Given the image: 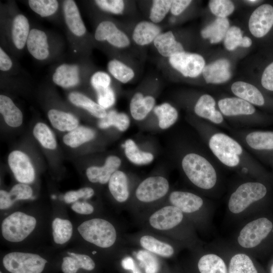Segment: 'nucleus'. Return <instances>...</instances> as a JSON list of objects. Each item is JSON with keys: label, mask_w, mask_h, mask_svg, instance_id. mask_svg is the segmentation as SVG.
<instances>
[{"label": "nucleus", "mask_w": 273, "mask_h": 273, "mask_svg": "<svg viewBox=\"0 0 273 273\" xmlns=\"http://www.w3.org/2000/svg\"><path fill=\"white\" fill-rule=\"evenodd\" d=\"M94 194V191L92 188L85 187L77 191H70L67 192L64 196V199L66 203L70 204L77 202L80 198L89 199Z\"/></svg>", "instance_id": "50"}, {"label": "nucleus", "mask_w": 273, "mask_h": 273, "mask_svg": "<svg viewBox=\"0 0 273 273\" xmlns=\"http://www.w3.org/2000/svg\"><path fill=\"white\" fill-rule=\"evenodd\" d=\"M273 25V7L264 4L258 7L251 14L249 21L251 33L256 37L266 35Z\"/></svg>", "instance_id": "16"}, {"label": "nucleus", "mask_w": 273, "mask_h": 273, "mask_svg": "<svg viewBox=\"0 0 273 273\" xmlns=\"http://www.w3.org/2000/svg\"><path fill=\"white\" fill-rule=\"evenodd\" d=\"M30 31V24L27 18L22 14L16 15L12 21L11 37L17 49L22 50L26 45Z\"/></svg>", "instance_id": "25"}, {"label": "nucleus", "mask_w": 273, "mask_h": 273, "mask_svg": "<svg viewBox=\"0 0 273 273\" xmlns=\"http://www.w3.org/2000/svg\"><path fill=\"white\" fill-rule=\"evenodd\" d=\"M13 63L11 59L5 52L3 49L0 48V70L2 71H7L12 67Z\"/></svg>", "instance_id": "56"}, {"label": "nucleus", "mask_w": 273, "mask_h": 273, "mask_svg": "<svg viewBox=\"0 0 273 273\" xmlns=\"http://www.w3.org/2000/svg\"><path fill=\"white\" fill-rule=\"evenodd\" d=\"M94 37L98 41H107L110 45L119 49L127 48L130 44L126 33L109 20L103 21L98 24Z\"/></svg>", "instance_id": "14"}, {"label": "nucleus", "mask_w": 273, "mask_h": 273, "mask_svg": "<svg viewBox=\"0 0 273 273\" xmlns=\"http://www.w3.org/2000/svg\"><path fill=\"white\" fill-rule=\"evenodd\" d=\"M49 261L38 254L13 252L6 254L2 265L7 273H44Z\"/></svg>", "instance_id": "6"}, {"label": "nucleus", "mask_w": 273, "mask_h": 273, "mask_svg": "<svg viewBox=\"0 0 273 273\" xmlns=\"http://www.w3.org/2000/svg\"><path fill=\"white\" fill-rule=\"evenodd\" d=\"M185 214L177 207L165 206L151 215L149 223L152 227L159 230H169L181 225Z\"/></svg>", "instance_id": "13"}, {"label": "nucleus", "mask_w": 273, "mask_h": 273, "mask_svg": "<svg viewBox=\"0 0 273 273\" xmlns=\"http://www.w3.org/2000/svg\"><path fill=\"white\" fill-rule=\"evenodd\" d=\"M209 6L212 13L218 18H226L235 9L233 2L228 0L210 1Z\"/></svg>", "instance_id": "47"}, {"label": "nucleus", "mask_w": 273, "mask_h": 273, "mask_svg": "<svg viewBox=\"0 0 273 273\" xmlns=\"http://www.w3.org/2000/svg\"><path fill=\"white\" fill-rule=\"evenodd\" d=\"M8 163L16 179L22 184H30L35 178V172L31 161L25 153L20 151L12 152Z\"/></svg>", "instance_id": "15"}, {"label": "nucleus", "mask_w": 273, "mask_h": 273, "mask_svg": "<svg viewBox=\"0 0 273 273\" xmlns=\"http://www.w3.org/2000/svg\"><path fill=\"white\" fill-rule=\"evenodd\" d=\"M96 91L97 94L98 103L102 107L105 109L114 104L115 94L111 86L101 88Z\"/></svg>", "instance_id": "49"}, {"label": "nucleus", "mask_w": 273, "mask_h": 273, "mask_svg": "<svg viewBox=\"0 0 273 273\" xmlns=\"http://www.w3.org/2000/svg\"><path fill=\"white\" fill-rule=\"evenodd\" d=\"M96 5L102 11L115 15H121L125 8L122 0H96Z\"/></svg>", "instance_id": "48"}, {"label": "nucleus", "mask_w": 273, "mask_h": 273, "mask_svg": "<svg viewBox=\"0 0 273 273\" xmlns=\"http://www.w3.org/2000/svg\"><path fill=\"white\" fill-rule=\"evenodd\" d=\"M130 123L128 116L124 113H118L115 110H111L106 116L99 121L98 125L102 129L114 126L119 130H126Z\"/></svg>", "instance_id": "40"}, {"label": "nucleus", "mask_w": 273, "mask_h": 273, "mask_svg": "<svg viewBox=\"0 0 273 273\" xmlns=\"http://www.w3.org/2000/svg\"><path fill=\"white\" fill-rule=\"evenodd\" d=\"M218 106L226 116L251 115L254 113V107L249 102L239 98H227L218 102Z\"/></svg>", "instance_id": "26"}, {"label": "nucleus", "mask_w": 273, "mask_h": 273, "mask_svg": "<svg viewBox=\"0 0 273 273\" xmlns=\"http://www.w3.org/2000/svg\"><path fill=\"white\" fill-rule=\"evenodd\" d=\"M172 2L171 0L153 1L149 14L151 21L155 24L162 22L170 11Z\"/></svg>", "instance_id": "46"}, {"label": "nucleus", "mask_w": 273, "mask_h": 273, "mask_svg": "<svg viewBox=\"0 0 273 273\" xmlns=\"http://www.w3.org/2000/svg\"><path fill=\"white\" fill-rule=\"evenodd\" d=\"M169 199L172 205L184 214L199 215L206 229H210L214 209L207 205L201 197L190 192L176 191L170 194Z\"/></svg>", "instance_id": "4"}, {"label": "nucleus", "mask_w": 273, "mask_h": 273, "mask_svg": "<svg viewBox=\"0 0 273 273\" xmlns=\"http://www.w3.org/2000/svg\"><path fill=\"white\" fill-rule=\"evenodd\" d=\"M221 246L227 259L228 273H259L252 256L230 245Z\"/></svg>", "instance_id": "12"}, {"label": "nucleus", "mask_w": 273, "mask_h": 273, "mask_svg": "<svg viewBox=\"0 0 273 273\" xmlns=\"http://www.w3.org/2000/svg\"><path fill=\"white\" fill-rule=\"evenodd\" d=\"M28 3L30 9L41 17L54 15L59 6L56 0H29Z\"/></svg>", "instance_id": "45"}, {"label": "nucleus", "mask_w": 273, "mask_h": 273, "mask_svg": "<svg viewBox=\"0 0 273 273\" xmlns=\"http://www.w3.org/2000/svg\"><path fill=\"white\" fill-rule=\"evenodd\" d=\"M79 66L76 64L63 63L55 69L52 76L55 84L68 88L77 85L80 80Z\"/></svg>", "instance_id": "20"}, {"label": "nucleus", "mask_w": 273, "mask_h": 273, "mask_svg": "<svg viewBox=\"0 0 273 273\" xmlns=\"http://www.w3.org/2000/svg\"><path fill=\"white\" fill-rule=\"evenodd\" d=\"M247 2H249L250 3H254L258 2V1L250 0V1H247Z\"/></svg>", "instance_id": "58"}, {"label": "nucleus", "mask_w": 273, "mask_h": 273, "mask_svg": "<svg viewBox=\"0 0 273 273\" xmlns=\"http://www.w3.org/2000/svg\"><path fill=\"white\" fill-rule=\"evenodd\" d=\"M229 22L226 18H217L204 28L201 32L202 36L209 38L212 43H218L225 37L229 29Z\"/></svg>", "instance_id": "34"}, {"label": "nucleus", "mask_w": 273, "mask_h": 273, "mask_svg": "<svg viewBox=\"0 0 273 273\" xmlns=\"http://www.w3.org/2000/svg\"><path fill=\"white\" fill-rule=\"evenodd\" d=\"M182 167L188 178L197 187L209 190L216 185V171L203 157L195 153L188 154L183 159Z\"/></svg>", "instance_id": "3"}, {"label": "nucleus", "mask_w": 273, "mask_h": 273, "mask_svg": "<svg viewBox=\"0 0 273 273\" xmlns=\"http://www.w3.org/2000/svg\"><path fill=\"white\" fill-rule=\"evenodd\" d=\"M95 136V132L94 130L80 126L65 134L63 140L66 145L72 148H76L92 140Z\"/></svg>", "instance_id": "36"}, {"label": "nucleus", "mask_w": 273, "mask_h": 273, "mask_svg": "<svg viewBox=\"0 0 273 273\" xmlns=\"http://www.w3.org/2000/svg\"><path fill=\"white\" fill-rule=\"evenodd\" d=\"M26 47L30 54L36 60L43 61L50 56L48 36L40 29L35 28L30 29Z\"/></svg>", "instance_id": "18"}, {"label": "nucleus", "mask_w": 273, "mask_h": 273, "mask_svg": "<svg viewBox=\"0 0 273 273\" xmlns=\"http://www.w3.org/2000/svg\"><path fill=\"white\" fill-rule=\"evenodd\" d=\"M233 93L237 96L247 102L262 106L264 99L261 92L254 85L243 81L234 82L231 87Z\"/></svg>", "instance_id": "29"}, {"label": "nucleus", "mask_w": 273, "mask_h": 273, "mask_svg": "<svg viewBox=\"0 0 273 273\" xmlns=\"http://www.w3.org/2000/svg\"><path fill=\"white\" fill-rule=\"evenodd\" d=\"M68 256L62 258L61 270L63 273H92L96 270L97 264L89 255L67 252Z\"/></svg>", "instance_id": "17"}, {"label": "nucleus", "mask_w": 273, "mask_h": 273, "mask_svg": "<svg viewBox=\"0 0 273 273\" xmlns=\"http://www.w3.org/2000/svg\"><path fill=\"white\" fill-rule=\"evenodd\" d=\"M215 102L211 96L204 95L197 102L194 111L198 116L219 124L223 121V117L221 114L215 109Z\"/></svg>", "instance_id": "27"}, {"label": "nucleus", "mask_w": 273, "mask_h": 273, "mask_svg": "<svg viewBox=\"0 0 273 273\" xmlns=\"http://www.w3.org/2000/svg\"><path fill=\"white\" fill-rule=\"evenodd\" d=\"M68 98L73 105L87 110L96 117L102 119L107 115V113L104 108L80 93L71 92Z\"/></svg>", "instance_id": "33"}, {"label": "nucleus", "mask_w": 273, "mask_h": 273, "mask_svg": "<svg viewBox=\"0 0 273 273\" xmlns=\"http://www.w3.org/2000/svg\"><path fill=\"white\" fill-rule=\"evenodd\" d=\"M224 44L227 50L233 51L238 46L249 47L252 44V40L248 37H243L241 29L233 26L228 30L224 37Z\"/></svg>", "instance_id": "43"}, {"label": "nucleus", "mask_w": 273, "mask_h": 273, "mask_svg": "<svg viewBox=\"0 0 273 273\" xmlns=\"http://www.w3.org/2000/svg\"><path fill=\"white\" fill-rule=\"evenodd\" d=\"M107 69L114 78L123 83L129 82L134 76V72L132 68L117 59L109 61Z\"/></svg>", "instance_id": "42"}, {"label": "nucleus", "mask_w": 273, "mask_h": 273, "mask_svg": "<svg viewBox=\"0 0 273 273\" xmlns=\"http://www.w3.org/2000/svg\"><path fill=\"white\" fill-rule=\"evenodd\" d=\"M245 220L230 245L252 256L273 251V216L266 211Z\"/></svg>", "instance_id": "1"}, {"label": "nucleus", "mask_w": 273, "mask_h": 273, "mask_svg": "<svg viewBox=\"0 0 273 273\" xmlns=\"http://www.w3.org/2000/svg\"><path fill=\"white\" fill-rule=\"evenodd\" d=\"M48 116L52 125L60 131H70L78 127L77 118L71 113L52 109Z\"/></svg>", "instance_id": "32"}, {"label": "nucleus", "mask_w": 273, "mask_h": 273, "mask_svg": "<svg viewBox=\"0 0 273 273\" xmlns=\"http://www.w3.org/2000/svg\"><path fill=\"white\" fill-rule=\"evenodd\" d=\"M270 273H273V264L270 267Z\"/></svg>", "instance_id": "59"}, {"label": "nucleus", "mask_w": 273, "mask_h": 273, "mask_svg": "<svg viewBox=\"0 0 273 273\" xmlns=\"http://www.w3.org/2000/svg\"><path fill=\"white\" fill-rule=\"evenodd\" d=\"M192 1L173 0L170 8V12L174 16L180 15L190 5Z\"/></svg>", "instance_id": "55"}, {"label": "nucleus", "mask_w": 273, "mask_h": 273, "mask_svg": "<svg viewBox=\"0 0 273 273\" xmlns=\"http://www.w3.org/2000/svg\"><path fill=\"white\" fill-rule=\"evenodd\" d=\"M9 193L12 199L15 202L19 200L31 198L33 191L30 186L21 183L14 186Z\"/></svg>", "instance_id": "51"}, {"label": "nucleus", "mask_w": 273, "mask_h": 273, "mask_svg": "<svg viewBox=\"0 0 273 273\" xmlns=\"http://www.w3.org/2000/svg\"><path fill=\"white\" fill-rule=\"evenodd\" d=\"M246 140L248 145L255 150H273V131L252 132L246 136Z\"/></svg>", "instance_id": "37"}, {"label": "nucleus", "mask_w": 273, "mask_h": 273, "mask_svg": "<svg viewBox=\"0 0 273 273\" xmlns=\"http://www.w3.org/2000/svg\"><path fill=\"white\" fill-rule=\"evenodd\" d=\"M62 8L65 23L71 33L76 37L84 35L86 28L75 2L64 1Z\"/></svg>", "instance_id": "19"}, {"label": "nucleus", "mask_w": 273, "mask_h": 273, "mask_svg": "<svg viewBox=\"0 0 273 273\" xmlns=\"http://www.w3.org/2000/svg\"><path fill=\"white\" fill-rule=\"evenodd\" d=\"M140 243L144 249L163 257H170L174 253L172 246L151 236H143L141 238Z\"/></svg>", "instance_id": "35"}, {"label": "nucleus", "mask_w": 273, "mask_h": 273, "mask_svg": "<svg viewBox=\"0 0 273 273\" xmlns=\"http://www.w3.org/2000/svg\"><path fill=\"white\" fill-rule=\"evenodd\" d=\"M161 33V27L151 21H142L134 27L132 32V39L140 46H144L153 42Z\"/></svg>", "instance_id": "23"}, {"label": "nucleus", "mask_w": 273, "mask_h": 273, "mask_svg": "<svg viewBox=\"0 0 273 273\" xmlns=\"http://www.w3.org/2000/svg\"><path fill=\"white\" fill-rule=\"evenodd\" d=\"M209 146L223 164L229 167H235L239 164V156L242 153V148L230 136L222 133H215L210 138Z\"/></svg>", "instance_id": "8"}, {"label": "nucleus", "mask_w": 273, "mask_h": 273, "mask_svg": "<svg viewBox=\"0 0 273 273\" xmlns=\"http://www.w3.org/2000/svg\"><path fill=\"white\" fill-rule=\"evenodd\" d=\"M168 180L162 176H151L144 180L135 191L137 199L143 202H151L164 196L168 191Z\"/></svg>", "instance_id": "11"}, {"label": "nucleus", "mask_w": 273, "mask_h": 273, "mask_svg": "<svg viewBox=\"0 0 273 273\" xmlns=\"http://www.w3.org/2000/svg\"><path fill=\"white\" fill-rule=\"evenodd\" d=\"M77 230L84 240L101 248L112 246L116 240V231L113 225L102 218L85 221Z\"/></svg>", "instance_id": "5"}, {"label": "nucleus", "mask_w": 273, "mask_h": 273, "mask_svg": "<svg viewBox=\"0 0 273 273\" xmlns=\"http://www.w3.org/2000/svg\"><path fill=\"white\" fill-rule=\"evenodd\" d=\"M268 189L263 183L249 181L241 184L230 195L227 213L230 218L241 220L266 212Z\"/></svg>", "instance_id": "2"}, {"label": "nucleus", "mask_w": 273, "mask_h": 273, "mask_svg": "<svg viewBox=\"0 0 273 273\" xmlns=\"http://www.w3.org/2000/svg\"><path fill=\"white\" fill-rule=\"evenodd\" d=\"M198 273H228V261L220 245L212 246L196 262Z\"/></svg>", "instance_id": "10"}, {"label": "nucleus", "mask_w": 273, "mask_h": 273, "mask_svg": "<svg viewBox=\"0 0 273 273\" xmlns=\"http://www.w3.org/2000/svg\"><path fill=\"white\" fill-rule=\"evenodd\" d=\"M121 164L120 159L117 156L108 157L104 166H91L86 171L88 180L92 183L105 184L109 182L112 174L117 170Z\"/></svg>", "instance_id": "21"}, {"label": "nucleus", "mask_w": 273, "mask_h": 273, "mask_svg": "<svg viewBox=\"0 0 273 273\" xmlns=\"http://www.w3.org/2000/svg\"><path fill=\"white\" fill-rule=\"evenodd\" d=\"M36 220L32 216L17 211L5 218L2 223L3 237L11 242H20L34 230Z\"/></svg>", "instance_id": "7"}, {"label": "nucleus", "mask_w": 273, "mask_h": 273, "mask_svg": "<svg viewBox=\"0 0 273 273\" xmlns=\"http://www.w3.org/2000/svg\"><path fill=\"white\" fill-rule=\"evenodd\" d=\"M71 209L77 213L84 215L90 214L94 211V207L85 201H77L73 203Z\"/></svg>", "instance_id": "54"}, {"label": "nucleus", "mask_w": 273, "mask_h": 273, "mask_svg": "<svg viewBox=\"0 0 273 273\" xmlns=\"http://www.w3.org/2000/svg\"><path fill=\"white\" fill-rule=\"evenodd\" d=\"M261 84L265 89L273 91V62L265 69L261 77Z\"/></svg>", "instance_id": "53"}, {"label": "nucleus", "mask_w": 273, "mask_h": 273, "mask_svg": "<svg viewBox=\"0 0 273 273\" xmlns=\"http://www.w3.org/2000/svg\"><path fill=\"white\" fill-rule=\"evenodd\" d=\"M0 112L8 125L16 127L22 124V112L9 97L4 95L0 96Z\"/></svg>", "instance_id": "30"}, {"label": "nucleus", "mask_w": 273, "mask_h": 273, "mask_svg": "<svg viewBox=\"0 0 273 273\" xmlns=\"http://www.w3.org/2000/svg\"><path fill=\"white\" fill-rule=\"evenodd\" d=\"M97 253V252H96V251L93 252V254H95V253Z\"/></svg>", "instance_id": "60"}, {"label": "nucleus", "mask_w": 273, "mask_h": 273, "mask_svg": "<svg viewBox=\"0 0 273 273\" xmlns=\"http://www.w3.org/2000/svg\"><path fill=\"white\" fill-rule=\"evenodd\" d=\"M230 62L221 59L205 66L202 74L208 83H220L228 80L231 76Z\"/></svg>", "instance_id": "22"}, {"label": "nucleus", "mask_w": 273, "mask_h": 273, "mask_svg": "<svg viewBox=\"0 0 273 273\" xmlns=\"http://www.w3.org/2000/svg\"><path fill=\"white\" fill-rule=\"evenodd\" d=\"M108 187L111 194L118 202H124L128 198V179L124 172L115 171L109 179Z\"/></svg>", "instance_id": "31"}, {"label": "nucleus", "mask_w": 273, "mask_h": 273, "mask_svg": "<svg viewBox=\"0 0 273 273\" xmlns=\"http://www.w3.org/2000/svg\"><path fill=\"white\" fill-rule=\"evenodd\" d=\"M53 236L54 242L63 244L71 238L73 233L71 222L68 219L56 218L52 222Z\"/></svg>", "instance_id": "38"}, {"label": "nucleus", "mask_w": 273, "mask_h": 273, "mask_svg": "<svg viewBox=\"0 0 273 273\" xmlns=\"http://www.w3.org/2000/svg\"><path fill=\"white\" fill-rule=\"evenodd\" d=\"M155 99L151 96H144L140 92L135 93L130 103V111L132 117L137 120L144 119L152 110Z\"/></svg>", "instance_id": "28"}, {"label": "nucleus", "mask_w": 273, "mask_h": 273, "mask_svg": "<svg viewBox=\"0 0 273 273\" xmlns=\"http://www.w3.org/2000/svg\"><path fill=\"white\" fill-rule=\"evenodd\" d=\"M90 82L95 90L110 86L111 78L105 72L99 71L94 73L91 76Z\"/></svg>", "instance_id": "52"}, {"label": "nucleus", "mask_w": 273, "mask_h": 273, "mask_svg": "<svg viewBox=\"0 0 273 273\" xmlns=\"http://www.w3.org/2000/svg\"><path fill=\"white\" fill-rule=\"evenodd\" d=\"M15 203L10 193L1 190L0 191V209H6L11 207Z\"/></svg>", "instance_id": "57"}, {"label": "nucleus", "mask_w": 273, "mask_h": 273, "mask_svg": "<svg viewBox=\"0 0 273 273\" xmlns=\"http://www.w3.org/2000/svg\"><path fill=\"white\" fill-rule=\"evenodd\" d=\"M153 43L159 54L164 57L169 58L185 51L183 45L176 40L171 31L161 32L155 38Z\"/></svg>", "instance_id": "24"}, {"label": "nucleus", "mask_w": 273, "mask_h": 273, "mask_svg": "<svg viewBox=\"0 0 273 273\" xmlns=\"http://www.w3.org/2000/svg\"><path fill=\"white\" fill-rule=\"evenodd\" d=\"M33 133L35 138L44 148L51 150L56 148L57 143L55 136L45 124L37 123L33 128Z\"/></svg>", "instance_id": "44"}, {"label": "nucleus", "mask_w": 273, "mask_h": 273, "mask_svg": "<svg viewBox=\"0 0 273 273\" xmlns=\"http://www.w3.org/2000/svg\"><path fill=\"white\" fill-rule=\"evenodd\" d=\"M154 112L158 118L159 125L162 129H166L173 125L178 117L175 108L167 103L155 107Z\"/></svg>", "instance_id": "41"}, {"label": "nucleus", "mask_w": 273, "mask_h": 273, "mask_svg": "<svg viewBox=\"0 0 273 273\" xmlns=\"http://www.w3.org/2000/svg\"><path fill=\"white\" fill-rule=\"evenodd\" d=\"M122 146L127 158L135 164H146L153 160L154 156L151 153L140 150L132 140H126Z\"/></svg>", "instance_id": "39"}, {"label": "nucleus", "mask_w": 273, "mask_h": 273, "mask_svg": "<svg viewBox=\"0 0 273 273\" xmlns=\"http://www.w3.org/2000/svg\"><path fill=\"white\" fill-rule=\"evenodd\" d=\"M171 66L183 76L194 78L202 73L205 60L199 54L185 51L176 54L168 58Z\"/></svg>", "instance_id": "9"}]
</instances>
